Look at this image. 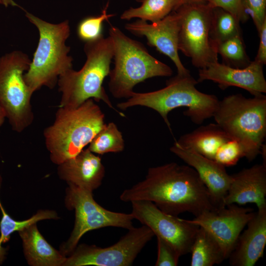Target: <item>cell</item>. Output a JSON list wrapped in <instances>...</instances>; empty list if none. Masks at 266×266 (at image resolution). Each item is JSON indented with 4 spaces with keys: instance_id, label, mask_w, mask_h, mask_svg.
Segmentation results:
<instances>
[{
    "instance_id": "cell-1",
    "label": "cell",
    "mask_w": 266,
    "mask_h": 266,
    "mask_svg": "<svg viewBox=\"0 0 266 266\" xmlns=\"http://www.w3.org/2000/svg\"><path fill=\"white\" fill-rule=\"evenodd\" d=\"M124 202L147 200L173 216L188 212L195 217L215 209L210 194L196 170L172 162L148 168L145 179L125 189Z\"/></svg>"
},
{
    "instance_id": "cell-2",
    "label": "cell",
    "mask_w": 266,
    "mask_h": 266,
    "mask_svg": "<svg viewBox=\"0 0 266 266\" xmlns=\"http://www.w3.org/2000/svg\"><path fill=\"white\" fill-rule=\"evenodd\" d=\"M84 51L86 60L78 71L67 70L59 77L57 83L61 93L60 107L74 108L92 99L102 101L121 116L125 115L112 105L102 83L108 76L113 58V46L109 36L103 35L85 42Z\"/></svg>"
},
{
    "instance_id": "cell-3",
    "label": "cell",
    "mask_w": 266,
    "mask_h": 266,
    "mask_svg": "<svg viewBox=\"0 0 266 266\" xmlns=\"http://www.w3.org/2000/svg\"><path fill=\"white\" fill-rule=\"evenodd\" d=\"M105 124L104 113L92 99L76 108L60 107L43 133L52 162L59 165L77 156Z\"/></svg>"
},
{
    "instance_id": "cell-4",
    "label": "cell",
    "mask_w": 266,
    "mask_h": 266,
    "mask_svg": "<svg viewBox=\"0 0 266 266\" xmlns=\"http://www.w3.org/2000/svg\"><path fill=\"white\" fill-rule=\"evenodd\" d=\"M198 83L191 74L177 75L167 82L165 88L147 93L133 92L127 100L118 103L117 106L123 110L134 106L151 108L161 116L170 131L168 114L176 108L186 107L184 115L200 125L213 116L219 100L215 95L199 91L196 88Z\"/></svg>"
},
{
    "instance_id": "cell-5",
    "label": "cell",
    "mask_w": 266,
    "mask_h": 266,
    "mask_svg": "<svg viewBox=\"0 0 266 266\" xmlns=\"http://www.w3.org/2000/svg\"><path fill=\"white\" fill-rule=\"evenodd\" d=\"M26 16L39 32V41L24 80L33 94L42 86L50 89L57 84L59 76L72 68L70 47L66 44L70 33L68 20L58 24L45 21L26 12Z\"/></svg>"
},
{
    "instance_id": "cell-6",
    "label": "cell",
    "mask_w": 266,
    "mask_h": 266,
    "mask_svg": "<svg viewBox=\"0 0 266 266\" xmlns=\"http://www.w3.org/2000/svg\"><path fill=\"white\" fill-rule=\"evenodd\" d=\"M109 36L113 46L114 67L108 76L109 90L115 98H129L134 87L147 79L170 76L171 68L152 56L145 46L118 28L111 26Z\"/></svg>"
},
{
    "instance_id": "cell-7",
    "label": "cell",
    "mask_w": 266,
    "mask_h": 266,
    "mask_svg": "<svg viewBox=\"0 0 266 266\" xmlns=\"http://www.w3.org/2000/svg\"><path fill=\"white\" fill-rule=\"evenodd\" d=\"M232 139L239 142L249 162L261 154L266 135V97L246 98L241 94L225 97L213 116Z\"/></svg>"
},
{
    "instance_id": "cell-8",
    "label": "cell",
    "mask_w": 266,
    "mask_h": 266,
    "mask_svg": "<svg viewBox=\"0 0 266 266\" xmlns=\"http://www.w3.org/2000/svg\"><path fill=\"white\" fill-rule=\"evenodd\" d=\"M31 61L21 51L0 57V105L12 130L18 133L30 126L34 118L31 104L33 94L24 79Z\"/></svg>"
},
{
    "instance_id": "cell-9",
    "label": "cell",
    "mask_w": 266,
    "mask_h": 266,
    "mask_svg": "<svg viewBox=\"0 0 266 266\" xmlns=\"http://www.w3.org/2000/svg\"><path fill=\"white\" fill-rule=\"evenodd\" d=\"M66 190L65 205L75 211V222L68 240L60 247V252L68 256L78 245L82 236L89 231L108 227L129 230L134 219L131 213L107 210L94 200L93 192L68 183Z\"/></svg>"
},
{
    "instance_id": "cell-10",
    "label": "cell",
    "mask_w": 266,
    "mask_h": 266,
    "mask_svg": "<svg viewBox=\"0 0 266 266\" xmlns=\"http://www.w3.org/2000/svg\"><path fill=\"white\" fill-rule=\"evenodd\" d=\"M174 11L180 23L179 50L199 69L218 62L217 46L210 33L213 8L205 1L183 4Z\"/></svg>"
},
{
    "instance_id": "cell-11",
    "label": "cell",
    "mask_w": 266,
    "mask_h": 266,
    "mask_svg": "<svg viewBox=\"0 0 266 266\" xmlns=\"http://www.w3.org/2000/svg\"><path fill=\"white\" fill-rule=\"evenodd\" d=\"M145 225L133 227L116 243L106 247L77 245L66 257L63 266H130L154 236Z\"/></svg>"
},
{
    "instance_id": "cell-12",
    "label": "cell",
    "mask_w": 266,
    "mask_h": 266,
    "mask_svg": "<svg viewBox=\"0 0 266 266\" xmlns=\"http://www.w3.org/2000/svg\"><path fill=\"white\" fill-rule=\"evenodd\" d=\"M134 219L149 228L156 237L167 242L181 257L190 253L200 226L188 220L167 214L147 200L131 202Z\"/></svg>"
},
{
    "instance_id": "cell-13",
    "label": "cell",
    "mask_w": 266,
    "mask_h": 266,
    "mask_svg": "<svg viewBox=\"0 0 266 266\" xmlns=\"http://www.w3.org/2000/svg\"><path fill=\"white\" fill-rule=\"evenodd\" d=\"M250 207L236 204L204 211L193 220H188L203 228L218 241L226 259H228L236 240L255 212Z\"/></svg>"
},
{
    "instance_id": "cell-14",
    "label": "cell",
    "mask_w": 266,
    "mask_h": 266,
    "mask_svg": "<svg viewBox=\"0 0 266 266\" xmlns=\"http://www.w3.org/2000/svg\"><path fill=\"white\" fill-rule=\"evenodd\" d=\"M125 28L133 34L146 37L148 44L169 58L177 68V75H190L178 54L180 23L175 11L157 22L149 24L139 19L126 24Z\"/></svg>"
},
{
    "instance_id": "cell-15",
    "label": "cell",
    "mask_w": 266,
    "mask_h": 266,
    "mask_svg": "<svg viewBox=\"0 0 266 266\" xmlns=\"http://www.w3.org/2000/svg\"><path fill=\"white\" fill-rule=\"evenodd\" d=\"M264 65L256 61L243 68L232 67L218 62L199 69L198 82L210 80L218 84L222 90L234 86L243 89L254 97L266 93Z\"/></svg>"
},
{
    "instance_id": "cell-16",
    "label": "cell",
    "mask_w": 266,
    "mask_h": 266,
    "mask_svg": "<svg viewBox=\"0 0 266 266\" xmlns=\"http://www.w3.org/2000/svg\"><path fill=\"white\" fill-rule=\"evenodd\" d=\"M170 151L194 168L206 187L215 208L225 207L224 200L233 180L225 166L191 149L184 148L175 142Z\"/></svg>"
},
{
    "instance_id": "cell-17",
    "label": "cell",
    "mask_w": 266,
    "mask_h": 266,
    "mask_svg": "<svg viewBox=\"0 0 266 266\" xmlns=\"http://www.w3.org/2000/svg\"><path fill=\"white\" fill-rule=\"evenodd\" d=\"M224 205L254 203L258 209L266 208V166L257 164L232 175Z\"/></svg>"
},
{
    "instance_id": "cell-18",
    "label": "cell",
    "mask_w": 266,
    "mask_h": 266,
    "mask_svg": "<svg viewBox=\"0 0 266 266\" xmlns=\"http://www.w3.org/2000/svg\"><path fill=\"white\" fill-rule=\"evenodd\" d=\"M239 235L228 259L232 266H253L266 244V208L258 209Z\"/></svg>"
},
{
    "instance_id": "cell-19",
    "label": "cell",
    "mask_w": 266,
    "mask_h": 266,
    "mask_svg": "<svg viewBox=\"0 0 266 266\" xmlns=\"http://www.w3.org/2000/svg\"><path fill=\"white\" fill-rule=\"evenodd\" d=\"M105 172L100 158L88 148L83 149L58 167L61 179L92 192L101 185Z\"/></svg>"
},
{
    "instance_id": "cell-20",
    "label": "cell",
    "mask_w": 266,
    "mask_h": 266,
    "mask_svg": "<svg viewBox=\"0 0 266 266\" xmlns=\"http://www.w3.org/2000/svg\"><path fill=\"white\" fill-rule=\"evenodd\" d=\"M28 264L33 266H63L66 257L52 247L40 233L36 223L18 232Z\"/></svg>"
},
{
    "instance_id": "cell-21",
    "label": "cell",
    "mask_w": 266,
    "mask_h": 266,
    "mask_svg": "<svg viewBox=\"0 0 266 266\" xmlns=\"http://www.w3.org/2000/svg\"><path fill=\"white\" fill-rule=\"evenodd\" d=\"M231 139L219 125L210 123L182 135L175 142L214 160L219 147Z\"/></svg>"
},
{
    "instance_id": "cell-22",
    "label": "cell",
    "mask_w": 266,
    "mask_h": 266,
    "mask_svg": "<svg viewBox=\"0 0 266 266\" xmlns=\"http://www.w3.org/2000/svg\"><path fill=\"white\" fill-rule=\"evenodd\" d=\"M190 253L191 266H212L220 264L226 259L218 241L208 232L200 227Z\"/></svg>"
},
{
    "instance_id": "cell-23",
    "label": "cell",
    "mask_w": 266,
    "mask_h": 266,
    "mask_svg": "<svg viewBox=\"0 0 266 266\" xmlns=\"http://www.w3.org/2000/svg\"><path fill=\"white\" fill-rule=\"evenodd\" d=\"M1 178L0 177V189ZM0 209L2 214L0 221V264L1 263L5 254V249L2 245L9 239L11 234L16 231H20L24 228L45 219H57L58 216L53 210H39L38 212L27 220L17 221L13 219L5 211L0 200Z\"/></svg>"
},
{
    "instance_id": "cell-24",
    "label": "cell",
    "mask_w": 266,
    "mask_h": 266,
    "mask_svg": "<svg viewBox=\"0 0 266 266\" xmlns=\"http://www.w3.org/2000/svg\"><path fill=\"white\" fill-rule=\"evenodd\" d=\"M137 7H130L121 14L122 20L137 18L152 23L157 22L168 15L174 8V0H143Z\"/></svg>"
},
{
    "instance_id": "cell-25",
    "label": "cell",
    "mask_w": 266,
    "mask_h": 266,
    "mask_svg": "<svg viewBox=\"0 0 266 266\" xmlns=\"http://www.w3.org/2000/svg\"><path fill=\"white\" fill-rule=\"evenodd\" d=\"M125 147V142L122 133L117 125L110 122L97 133L88 148L96 154L103 155L108 153L122 152Z\"/></svg>"
},
{
    "instance_id": "cell-26",
    "label": "cell",
    "mask_w": 266,
    "mask_h": 266,
    "mask_svg": "<svg viewBox=\"0 0 266 266\" xmlns=\"http://www.w3.org/2000/svg\"><path fill=\"white\" fill-rule=\"evenodd\" d=\"M239 23L229 12L221 8H213L210 33L216 46L222 41L241 35Z\"/></svg>"
},
{
    "instance_id": "cell-27",
    "label": "cell",
    "mask_w": 266,
    "mask_h": 266,
    "mask_svg": "<svg viewBox=\"0 0 266 266\" xmlns=\"http://www.w3.org/2000/svg\"><path fill=\"white\" fill-rule=\"evenodd\" d=\"M217 51L226 62V65L237 68L246 66L251 62L248 57L241 35L219 43Z\"/></svg>"
},
{
    "instance_id": "cell-28",
    "label": "cell",
    "mask_w": 266,
    "mask_h": 266,
    "mask_svg": "<svg viewBox=\"0 0 266 266\" xmlns=\"http://www.w3.org/2000/svg\"><path fill=\"white\" fill-rule=\"evenodd\" d=\"M107 2L101 14L97 16L88 17L78 24L77 34L78 37L85 42L95 40L102 36V24L104 21L114 16L107 13Z\"/></svg>"
},
{
    "instance_id": "cell-29",
    "label": "cell",
    "mask_w": 266,
    "mask_h": 266,
    "mask_svg": "<svg viewBox=\"0 0 266 266\" xmlns=\"http://www.w3.org/2000/svg\"><path fill=\"white\" fill-rule=\"evenodd\" d=\"M242 157L244 156L241 145L236 140L231 139L219 147L214 160L225 166H230L235 165Z\"/></svg>"
},
{
    "instance_id": "cell-30",
    "label": "cell",
    "mask_w": 266,
    "mask_h": 266,
    "mask_svg": "<svg viewBox=\"0 0 266 266\" xmlns=\"http://www.w3.org/2000/svg\"><path fill=\"white\" fill-rule=\"evenodd\" d=\"M242 7L251 17L258 32L266 21V0H241Z\"/></svg>"
},
{
    "instance_id": "cell-31",
    "label": "cell",
    "mask_w": 266,
    "mask_h": 266,
    "mask_svg": "<svg viewBox=\"0 0 266 266\" xmlns=\"http://www.w3.org/2000/svg\"><path fill=\"white\" fill-rule=\"evenodd\" d=\"M158 256L155 266H176L178 265L179 255L167 242L157 237Z\"/></svg>"
},
{
    "instance_id": "cell-32",
    "label": "cell",
    "mask_w": 266,
    "mask_h": 266,
    "mask_svg": "<svg viewBox=\"0 0 266 266\" xmlns=\"http://www.w3.org/2000/svg\"><path fill=\"white\" fill-rule=\"evenodd\" d=\"M206 2L212 8H221L229 12L239 22H245L249 18L242 7L241 0H207Z\"/></svg>"
},
{
    "instance_id": "cell-33",
    "label": "cell",
    "mask_w": 266,
    "mask_h": 266,
    "mask_svg": "<svg viewBox=\"0 0 266 266\" xmlns=\"http://www.w3.org/2000/svg\"><path fill=\"white\" fill-rule=\"evenodd\" d=\"M258 33L260 42L255 60L264 65L266 63V21L264 22Z\"/></svg>"
},
{
    "instance_id": "cell-34",
    "label": "cell",
    "mask_w": 266,
    "mask_h": 266,
    "mask_svg": "<svg viewBox=\"0 0 266 266\" xmlns=\"http://www.w3.org/2000/svg\"><path fill=\"white\" fill-rule=\"evenodd\" d=\"M207 0H174L175 5L173 11L182 5L196 3L205 2Z\"/></svg>"
},
{
    "instance_id": "cell-35",
    "label": "cell",
    "mask_w": 266,
    "mask_h": 266,
    "mask_svg": "<svg viewBox=\"0 0 266 266\" xmlns=\"http://www.w3.org/2000/svg\"><path fill=\"white\" fill-rule=\"evenodd\" d=\"M2 4L5 7L9 6H18V5L13 0H1Z\"/></svg>"
},
{
    "instance_id": "cell-36",
    "label": "cell",
    "mask_w": 266,
    "mask_h": 266,
    "mask_svg": "<svg viewBox=\"0 0 266 266\" xmlns=\"http://www.w3.org/2000/svg\"><path fill=\"white\" fill-rule=\"evenodd\" d=\"M5 118L6 116L5 111L0 105V127L3 125Z\"/></svg>"
},
{
    "instance_id": "cell-37",
    "label": "cell",
    "mask_w": 266,
    "mask_h": 266,
    "mask_svg": "<svg viewBox=\"0 0 266 266\" xmlns=\"http://www.w3.org/2000/svg\"><path fill=\"white\" fill-rule=\"evenodd\" d=\"M137 2H141L143 0H135Z\"/></svg>"
},
{
    "instance_id": "cell-38",
    "label": "cell",
    "mask_w": 266,
    "mask_h": 266,
    "mask_svg": "<svg viewBox=\"0 0 266 266\" xmlns=\"http://www.w3.org/2000/svg\"><path fill=\"white\" fill-rule=\"evenodd\" d=\"M0 4H2V2H1V0H0Z\"/></svg>"
}]
</instances>
